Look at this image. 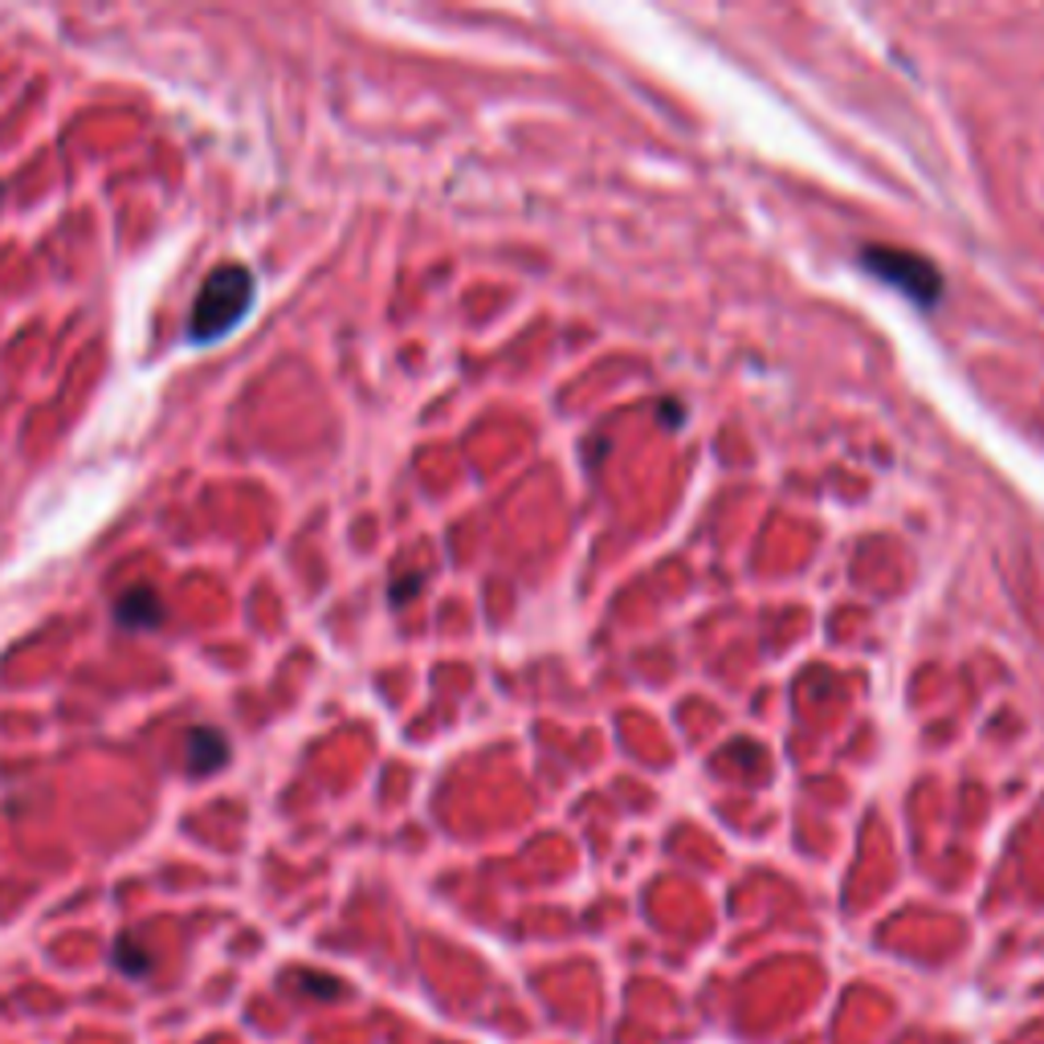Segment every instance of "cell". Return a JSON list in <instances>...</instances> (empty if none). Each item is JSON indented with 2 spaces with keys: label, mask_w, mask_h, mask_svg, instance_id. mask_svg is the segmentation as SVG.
I'll list each match as a JSON object with an SVG mask.
<instances>
[{
  "label": "cell",
  "mask_w": 1044,
  "mask_h": 1044,
  "mask_svg": "<svg viewBox=\"0 0 1044 1044\" xmlns=\"http://www.w3.org/2000/svg\"><path fill=\"white\" fill-rule=\"evenodd\" d=\"M184 759H188V772H193V776H212V772H221L224 759H229V743H224L221 731L196 727V731L184 734Z\"/></svg>",
  "instance_id": "3"
},
{
  "label": "cell",
  "mask_w": 1044,
  "mask_h": 1044,
  "mask_svg": "<svg viewBox=\"0 0 1044 1044\" xmlns=\"http://www.w3.org/2000/svg\"><path fill=\"white\" fill-rule=\"evenodd\" d=\"M115 620L123 628H139V633L160 628L164 625V600L155 596L151 588H131V592H123L115 600Z\"/></svg>",
  "instance_id": "4"
},
{
  "label": "cell",
  "mask_w": 1044,
  "mask_h": 1044,
  "mask_svg": "<svg viewBox=\"0 0 1044 1044\" xmlns=\"http://www.w3.org/2000/svg\"><path fill=\"white\" fill-rule=\"evenodd\" d=\"M254 306V274L245 266L212 269L188 314V339L196 344H217L221 335L237 327Z\"/></svg>",
  "instance_id": "1"
},
{
  "label": "cell",
  "mask_w": 1044,
  "mask_h": 1044,
  "mask_svg": "<svg viewBox=\"0 0 1044 1044\" xmlns=\"http://www.w3.org/2000/svg\"><path fill=\"white\" fill-rule=\"evenodd\" d=\"M861 266L869 274H878L881 282L897 286L906 299L923 302V306H935L942 294V274L935 262H926L923 254H910V250H894V245H869L861 254Z\"/></svg>",
  "instance_id": "2"
},
{
  "label": "cell",
  "mask_w": 1044,
  "mask_h": 1044,
  "mask_svg": "<svg viewBox=\"0 0 1044 1044\" xmlns=\"http://www.w3.org/2000/svg\"><path fill=\"white\" fill-rule=\"evenodd\" d=\"M0 196H4V188H0Z\"/></svg>",
  "instance_id": "6"
},
{
  "label": "cell",
  "mask_w": 1044,
  "mask_h": 1044,
  "mask_svg": "<svg viewBox=\"0 0 1044 1044\" xmlns=\"http://www.w3.org/2000/svg\"><path fill=\"white\" fill-rule=\"evenodd\" d=\"M111 963H115L127 979H148L151 971H155V955H151L148 947L135 939V935H119V939H115V947H111Z\"/></svg>",
  "instance_id": "5"
}]
</instances>
